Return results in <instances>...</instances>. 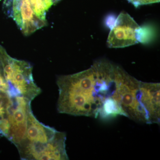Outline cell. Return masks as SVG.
Segmentation results:
<instances>
[{"label":"cell","instance_id":"cell-1","mask_svg":"<svg viewBox=\"0 0 160 160\" xmlns=\"http://www.w3.org/2000/svg\"><path fill=\"white\" fill-rule=\"evenodd\" d=\"M118 66L108 60L95 62L89 69L58 77V112L75 116L101 118L119 103Z\"/></svg>","mask_w":160,"mask_h":160},{"label":"cell","instance_id":"cell-2","mask_svg":"<svg viewBox=\"0 0 160 160\" xmlns=\"http://www.w3.org/2000/svg\"><path fill=\"white\" fill-rule=\"evenodd\" d=\"M66 135L40 122L29 112L26 136L17 146L20 158L26 160H67Z\"/></svg>","mask_w":160,"mask_h":160},{"label":"cell","instance_id":"cell-3","mask_svg":"<svg viewBox=\"0 0 160 160\" xmlns=\"http://www.w3.org/2000/svg\"><path fill=\"white\" fill-rule=\"evenodd\" d=\"M53 5L52 0H7L8 15L26 36L47 25L46 14Z\"/></svg>","mask_w":160,"mask_h":160},{"label":"cell","instance_id":"cell-4","mask_svg":"<svg viewBox=\"0 0 160 160\" xmlns=\"http://www.w3.org/2000/svg\"><path fill=\"white\" fill-rule=\"evenodd\" d=\"M141 27L128 13L122 12L117 18L108 36L110 48H124L140 42Z\"/></svg>","mask_w":160,"mask_h":160},{"label":"cell","instance_id":"cell-5","mask_svg":"<svg viewBox=\"0 0 160 160\" xmlns=\"http://www.w3.org/2000/svg\"><path fill=\"white\" fill-rule=\"evenodd\" d=\"M32 101L23 97L18 98L16 103L9 114L4 136L18 146L25 138L29 112L32 111Z\"/></svg>","mask_w":160,"mask_h":160},{"label":"cell","instance_id":"cell-6","mask_svg":"<svg viewBox=\"0 0 160 160\" xmlns=\"http://www.w3.org/2000/svg\"><path fill=\"white\" fill-rule=\"evenodd\" d=\"M18 97H12L6 92L0 90V134L4 135L7 122Z\"/></svg>","mask_w":160,"mask_h":160},{"label":"cell","instance_id":"cell-7","mask_svg":"<svg viewBox=\"0 0 160 160\" xmlns=\"http://www.w3.org/2000/svg\"><path fill=\"white\" fill-rule=\"evenodd\" d=\"M129 3H131L135 7H139L142 5H148L153 3L159 2L160 0H127Z\"/></svg>","mask_w":160,"mask_h":160},{"label":"cell","instance_id":"cell-8","mask_svg":"<svg viewBox=\"0 0 160 160\" xmlns=\"http://www.w3.org/2000/svg\"><path fill=\"white\" fill-rule=\"evenodd\" d=\"M60 1H61V0H52V2L53 3V5L58 2Z\"/></svg>","mask_w":160,"mask_h":160}]
</instances>
